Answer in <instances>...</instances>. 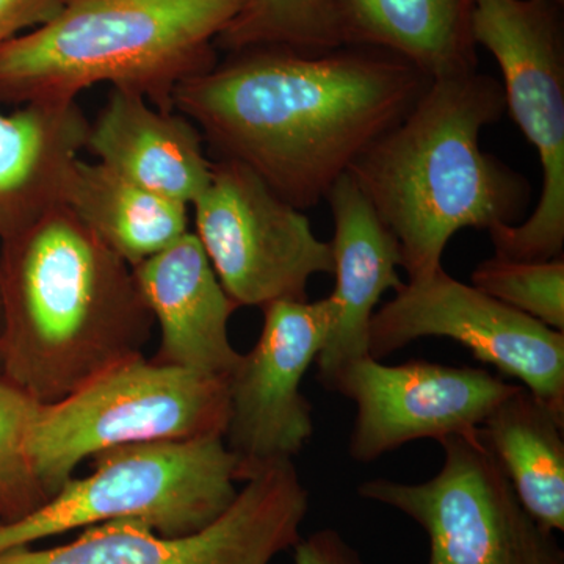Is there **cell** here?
I'll return each instance as SVG.
<instances>
[{"instance_id":"1","label":"cell","mask_w":564,"mask_h":564,"mask_svg":"<svg viewBox=\"0 0 564 564\" xmlns=\"http://www.w3.org/2000/svg\"><path fill=\"white\" fill-rule=\"evenodd\" d=\"M182 82L174 109L204 143L304 210L410 111L429 85L391 52L256 47Z\"/></svg>"},{"instance_id":"2","label":"cell","mask_w":564,"mask_h":564,"mask_svg":"<svg viewBox=\"0 0 564 564\" xmlns=\"http://www.w3.org/2000/svg\"><path fill=\"white\" fill-rule=\"evenodd\" d=\"M7 239L0 377L52 404L143 356L154 317L132 267L68 206Z\"/></svg>"},{"instance_id":"3","label":"cell","mask_w":564,"mask_h":564,"mask_svg":"<svg viewBox=\"0 0 564 564\" xmlns=\"http://www.w3.org/2000/svg\"><path fill=\"white\" fill-rule=\"evenodd\" d=\"M507 111L500 82L484 74L430 80L410 111L356 159L348 174L395 237L408 280L443 267L462 229L516 225L530 185L480 148Z\"/></svg>"},{"instance_id":"4","label":"cell","mask_w":564,"mask_h":564,"mask_svg":"<svg viewBox=\"0 0 564 564\" xmlns=\"http://www.w3.org/2000/svg\"><path fill=\"white\" fill-rule=\"evenodd\" d=\"M247 0H66L50 21L0 47V101L73 104L99 84L174 109V93L214 68Z\"/></svg>"},{"instance_id":"5","label":"cell","mask_w":564,"mask_h":564,"mask_svg":"<svg viewBox=\"0 0 564 564\" xmlns=\"http://www.w3.org/2000/svg\"><path fill=\"white\" fill-rule=\"evenodd\" d=\"M91 458L88 477L70 478L35 513L0 524V554L113 521L184 536L220 518L239 494L236 456L218 436L120 445Z\"/></svg>"},{"instance_id":"6","label":"cell","mask_w":564,"mask_h":564,"mask_svg":"<svg viewBox=\"0 0 564 564\" xmlns=\"http://www.w3.org/2000/svg\"><path fill=\"white\" fill-rule=\"evenodd\" d=\"M229 378L144 356L115 367L61 402L40 404L29 455L50 500L84 459L120 445L225 437Z\"/></svg>"},{"instance_id":"7","label":"cell","mask_w":564,"mask_h":564,"mask_svg":"<svg viewBox=\"0 0 564 564\" xmlns=\"http://www.w3.org/2000/svg\"><path fill=\"white\" fill-rule=\"evenodd\" d=\"M551 0H474L475 44L502 70L505 107L538 151L543 188L521 225L489 229L494 254L513 261L563 258L564 51Z\"/></svg>"},{"instance_id":"8","label":"cell","mask_w":564,"mask_h":564,"mask_svg":"<svg viewBox=\"0 0 564 564\" xmlns=\"http://www.w3.org/2000/svg\"><path fill=\"white\" fill-rule=\"evenodd\" d=\"M437 443L443 466L430 480L372 478L358 486L362 499L421 527L429 538L426 564H564L554 532L525 510L480 429Z\"/></svg>"},{"instance_id":"9","label":"cell","mask_w":564,"mask_h":564,"mask_svg":"<svg viewBox=\"0 0 564 564\" xmlns=\"http://www.w3.org/2000/svg\"><path fill=\"white\" fill-rule=\"evenodd\" d=\"M195 234L237 307L307 300L315 274H333L329 242L310 218L248 166L218 159L192 204Z\"/></svg>"},{"instance_id":"10","label":"cell","mask_w":564,"mask_h":564,"mask_svg":"<svg viewBox=\"0 0 564 564\" xmlns=\"http://www.w3.org/2000/svg\"><path fill=\"white\" fill-rule=\"evenodd\" d=\"M310 491L293 462L243 481L231 507L199 532L162 536L135 521L87 527L73 543L11 549L0 564H270L302 540Z\"/></svg>"},{"instance_id":"11","label":"cell","mask_w":564,"mask_h":564,"mask_svg":"<svg viewBox=\"0 0 564 564\" xmlns=\"http://www.w3.org/2000/svg\"><path fill=\"white\" fill-rule=\"evenodd\" d=\"M425 337L462 344L478 361L521 381L564 415V333L455 280L443 267L408 280L391 302L375 311L369 355L388 358Z\"/></svg>"},{"instance_id":"12","label":"cell","mask_w":564,"mask_h":564,"mask_svg":"<svg viewBox=\"0 0 564 564\" xmlns=\"http://www.w3.org/2000/svg\"><path fill=\"white\" fill-rule=\"evenodd\" d=\"M261 336L229 378L226 447L240 481L267 467L293 462L314 434L313 406L302 392L336 325L332 295L317 302H276L263 307Z\"/></svg>"},{"instance_id":"13","label":"cell","mask_w":564,"mask_h":564,"mask_svg":"<svg viewBox=\"0 0 564 564\" xmlns=\"http://www.w3.org/2000/svg\"><path fill=\"white\" fill-rule=\"evenodd\" d=\"M516 386L478 367L364 356L337 373L332 392L356 406L348 454L372 463L414 441L475 432Z\"/></svg>"},{"instance_id":"14","label":"cell","mask_w":564,"mask_h":564,"mask_svg":"<svg viewBox=\"0 0 564 564\" xmlns=\"http://www.w3.org/2000/svg\"><path fill=\"white\" fill-rule=\"evenodd\" d=\"M133 276L161 326L155 361L231 378L242 352L229 339V321L239 307L223 289L195 232L132 267Z\"/></svg>"},{"instance_id":"15","label":"cell","mask_w":564,"mask_h":564,"mask_svg":"<svg viewBox=\"0 0 564 564\" xmlns=\"http://www.w3.org/2000/svg\"><path fill=\"white\" fill-rule=\"evenodd\" d=\"M332 207V247L337 306L336 325L318 355V383L332 391L337 373L369 355V328L375 307L386 292L400 291L402 254L395 237L378 217L350 174H344L326 195Z\"/></svg>"},{"instance_id":"16","label":"cell","mask_w":564,"mask_h":564,"mask_svg":"<svg viewBox=\"0 0 564 564\" xmlns=\"http://www.w3.org/2000/svg\"><path fill=\"white\" fill-rule=\"evenodd\" d=\"M84 150L133 184L188 207L212 180L214 162L199 129L181 111L158 109L122 88H111L106 106L88 122Z\"/></svg>"},{"instance_id":"17","label":"cell","mask_w":564,"mask_h":564,"mask_svg":"<svg viewBox=\"0 0 564 564\" xmlns=\"http://www.w3.org/2000/svg\"><path fill=\"white\" fill-rule=\"evenodd\" d=\"M88 121L77 102L0 110V231L9 237L63 204L85 148Z\"/></svg>"},{"instance_id":"18","label":"cell","mask_w":564,"mask_h":564,"mask_svg":"<svg viewBox=\"0 0 564 564\" xmlns=\"http://www.w3.org/2000/svg\"><path fill=\"white\" fill-rule=\"evenodd\" d=\"M343 43L391 52L430 80L473 73L474 0H334Z\"/></svg>"},{"instance_id":"19","label":"cell","mask_w":564,"mask_h":564,"mask_svg":"<svg viewBox=\"0 0 564 564\" xmlns=\"http://www.w3.org/2000/svg\"><path fill=\"white\" fill-rule=\"evenodd\" d=\"M564 415L524 386L510 395L480 426L481 436L538 524L564 530Z\"/></svg>"},{"instance_id":"20","label":"cell","mask_w":564,"mask_h":564,"mask_svg":"<svg viewBox=\"0 0 564 564\" xmlns=\"http://www.w3.org/2000/svg\"><path fill=\"white\" fill-rule=\"evenodd\" d=\"M63 204L131 267L188 232L191 207L155 195L99 162H76Z\"/></svg>"},{"instance_id":"21","label":"cell","mask_w":564,"mask_h":564,"mask_svg":"<svg viewBox=\"0 0 564 564\" xmlns=\"http://www.w3.org/2000/svg\"><path fill=\"white\" fill-rule=\"evenodd\" d=\"M220 40L234 51H325L344 44L334 0H247Z\"/></svg>"},{"instance_id":"22","label":"cell","mask_w":564,"mask_h":564,"mask_svg":"<svg viewBox=\"0 0 564 564\" xmlns=\"http://www.w3.org/2000/svg\"><path fill=\"white\" fill-rule=\"evenodd\" d=\"M41 403L0 377V521H21L50 502L29 455V433Z\"/></svg>"},{"instance_id":"23","label":"cell","mask_w":564,"mask_h":564,"mask_svg":"<svg viewBox=\"0 0 564 564\" xmlns=\"http://www.w3.org/2000/svg\"><path fill=\"white\" fill-rule=\"evenodd\" d=\"M470 284L497 302L564 333V259L532 262L492 258L478 263Z\"/></svg>"},{"instance_id":"24","label":"cell","mask_w":564,"mask_h":564,"mask_svg":"<svg viewBox=\"0 0 564 564\" xmlns=\"http://www.w3.org/2000/svg\"><path fill=\"white\" fill-rule=\"evenodd\" d=\"M295 564H364L361 555L334 529L317 530L293 545Z\"/></svg>"},{"instance_id":"25","label":"cell","mask_w":564,"mask_h":564,"mask_svg":"<svg viewBox=\"0 0 564 564\" xmlns=\"http://www.w3.org/2000/svg\"><path fill=\"white\" fill-rule=\"evenodd\" d=\"M66 0H0V47L28 28H40Z\"/></svg>"},{"instance_id":"26","label":"cell","mask_w":564,"mask_h":564,"mask_svg":"<svg viewBox=\"0 0 564 564\" xmlns=\"http://www.w3.org/2000/svg\"><path fill=\"white\" fill-rule=\"evenodd\" d=\"M0 332H2V313H0Z\"/></svg>"},{"instance_id":"27","label":"cell","mask_w":564,"mask_h":564,"mask_svg":"<svg viewBox=\"0 0 564 564\" xmlns=\"http://www.w3.org/2000/svg\"><path fill=\"white\" fill-rule=\"evenodd\" d=\"M551 2H554V3H556V6H558V3H562L563 0H551Z\"/></svg>"},{"instance_id":"28","label":"cell","mask_w":564,"mask_h":564,"mask_svg":"<svg viewBox=\"0 0 564 564\" xmlns=\"http://www.w3.org/2000/svg\"><path fill=\"white\" fill-rule=\"evenodd\" d=\"M0 524H2V521H0Z\"/></svg>"}]
</instances>
